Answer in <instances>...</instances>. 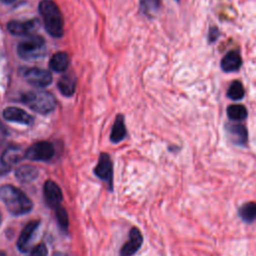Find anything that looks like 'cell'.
Masks as SVG:
<instances>
[{"label":"cell","mask_w":256,"mask_h":256,"mask_svg":"<svg viewBox=\"0 0 256 256\" xmlns=\"http://www.w3.org/2000/svg\"><path fill=\"white\" fill-rule=\"evenodd\" d=\"M21 101L32 110L41 114L51 112L56 106L55 97L51 93L43 90L27 92L22 95Z\"/></svg>","instance_id":"3957f363"},{"label":"cell","mask_w":256,"mask_h":256,"mask_svg":"<svg viewBox=\"0 0 256 256\" xmlns=\"http://www.w3.org/2000/svg\"><path fill=\"white\" fill-rule=\"evenodd\" d=\"M44 195L46 202L53 208L60 206L62 201V191L60 187L52 180H47L44 184Z\"/></svg>","instance_id":"8fae6325"},{"label":"cell","mask_w":256,"mask_h":256,"mask_svg":"<svg viewBox=\"0 0 256 256\" xmlns=\"http://www.w3.org/2000/svg\"><path fill=\"white\" fill-rule=\"evenodd\" d=\"M219 37V30L217 27L215 26H212L209 28V31H208V40H209V43H212L214 41L217 40V38Z\"/></svg>","instance_id":"484cf974"},{"label":"cell","mask_w":256,"mask_h":256,"mask_svg":"<svg viewBox=\"0 0 256 256\" xmlns=\"http://www.w3.org/2000/svg\"><path fill=\"white\" fill-rule=\"evenodd\" d=\"M126 135V128H125V124H124V117L123 115L119 114L116 116L112 130H111V134H110V140L113 143H117L120 142Z\"/></svg>","instance_id":"ac0fdd59"},{"label":"cell","mask_w":256,"mask_h":256,"mask_svg":"<svg viewBox=\"0 0 256 256\" xmlns=\"http://www.w3.org/2000/svg\"><path fill=\"white\" fill-rule=\"evenodd\" d=\"M15 175L21 182H30L38 176V170L31 165H22L16 169Z\"/></svg>","instance_id":"d6986e66"},{"label":"cell","mask_w":256,"mask_h":256,"mask_svg":"<svg viewBox=\"0 0 256 256\" xmlns=\"http://www.w3.org/2000/svg\"><path fill=\"white\" fill-rule=\"evenodd\" d=\"M49 66L55 72H64L69 66L68 54L63 51L55 53L49 61Z\"/></svg>","instance_id":"2e32d148"},{"label":"cell","mask_w":256,"mask_h":256,"mask_svg":"<svg viewBox=\"0 0 256 256\" xmlns=\"http://www.w3.org/2000/svg\"><path fill=\"white\" fill-rule=\"evenodd\" d=\"M0 198L4 202L7 210L15 216L26 214L33 207V203L28 196L10 184L0 187Z\"/></svg>","instance_id":"6da1fadb"},{"label":"cell","mask_w":256,"mask_h":256,"mask_svg":"<svg viewBox=\"0 0 256 256\" xmlns=\"http://www.w3.org/2000/svg\"><path fill=\"white\" fill-rule=\"evenodd\" d=\"M57 86L63 95L71 96L76 88V78L73 74H65L59 79Z\"/></svg>","instance_id":"e0dca14e"},{"label":"cell","mask_w":256,"mask_h":256,"mask_svg":"<svg viewBox=\"0 0 256 256\" xmlns=\"http://www.w3.org/2000/svg\"><path fill=\"white\" fill-rule=\"evenodd\" d=\"M2 2H4V3H12V2H14L15 0H1Z\"/></svg>","instance_id":"4316f807"},{"label":"cell","mask_w":256,"mask_h":256,"mask_svg":"<svg viewBox=\"0 0 256 256\" xmlns=\"http://www.w3.org/2000/svg\"><path fill=\"white\" fill-rule=\"evenodd\" d=\"M17 53L25 60L40 58L46 53L45 40L39 35H32L18 44Z\"/></svg>","instance_id":"277c9868"},{"label":"cell","mask_w":256,"mask_h":256,"mask_svg":"<svg viewBox=\"0 0 256 256\" xmlns=\"http://www.w3.org/2000/svg\"><path fill=\"white\" fill-rule=\"evenodd\" d=\"M143 242V237L141 232L136 228H131L129 232V239L128 241L122 246L120 250L121 256H132L137 252V250L141 247Z\"/></svg>","instance_id":"9c48e42d"},{"label":"cell","mask_w":256,"mask_h":256,"mask_svg":"<svg viewBox=\"0 0 256 256\" xmlns=\"http://www.w3.org/2000/svg\"><path fill=\"white\" fill-rule=\"evenodd\" d=\"M244 94H245L244 87L239 80H235L229 85V88L227 90L228 98L234 101H238L244 97Z\"/></svg>","instance_id":"7402d4cb"},{"label":"cell","mask_w":256,"mask_h":256,"mask_svg":"<svg viewBox=\"0 0 256 256\" xmlns=\"http://www.w3.org/2000/svg\"><path fill=\"white\" fill-rule=\"evenodd\" d=\"M239 216L246 223H252L256 220V202L250 201L244 203L239 208Z\"/></svg>","instance_id":"ffe728a7"},{"label":"cell","mask_w":256,"mask_h":256,"mask_svg":"<svg viewBox=\"0 0 256 256\" xmlns=\"http://www.w3.org/2000/svg\"><path fill=\"white\" fill-rule=\"evenodd\" d=\"M39 225V221H31L23 228V230L20 233V236L17 241V247L21 252H26L29 247V243L32 239V235L34 234L35 230L37 229Z\"/></svg>","instance_id":"9a60e30c"},{"label":"cell","mask_w":256,"mask_h":256,"mask_svg":"<svg viewBox=\"0 0 256 256\" xmlns=\"http://www.w3.org/2000/svg\"><path fill=\"white\" fill-rule=\"evenodd\" d=\"M54 152V147L50 142L40 141L26 150V158L34 161H48L53 157Z\"/></svg>","instance_id":"8992f818"},{"label":"cell","mask_w":256,"mask_h":256,"mask_svg":"<svg viewBox=\"0 0 256 256\" xmlns=\"http://www.w3.org/2000/svg\"><path fill=\"white\" fill-rule=\"evenodd\" d=\"M56 217H57V220L60 224V226L62 228H67L68 224H69V221H68V214L66 212V210L64 208H62L61 206L57 207L56 208Z\"/></svg>","instance_id":"cb8c5ba5"},{"label":"cell","mask_w":256,"mask_h":256,"mask_svg":"<svg viewBox=\"0 0 256 256\" xmlns=\"http://www.w3.org/2000/svg\"><path fill=\"white\" fill-rule=\"evenodd\" d=\"M48 250L45 244L40 243L37 246H35L30 253V256H47Z\"/></svg>","instance_id":"d4e9b609"},{"label":"cell","mask_w":256,"mask_h":256,"mask_svg":"<svg viewBox=\"0 0 256 256\" xmlns=\"http://www.w3.org/2000/svg\"><path fill=\"white\" fill-rule=\"evenodd\" d=\"M0 223H1V214H0Z\"/></svg>","instance_id":"f546056e"},{"label":"cell","mask_w":256,"mask_h":256,"mask_svg":"<svg viewBox=\"0 0 256 256\" xmlns=\"http://www.w3.org/2000/svg\"><path fill=\"white\" fill-rule=\"evenodd\" d=\"M176 1H179V0H176Z\"/></svg>","instance_id":"4dcf8cb0"},{"label":"cell","mask_w":256,"mask_h":256,"mask_svg":"<svg viewBox=\"0 0 256 256\" xmlns=\"http://www.w3.org/2000/svg\"><path fill=\"white\" fill-rule=\"evenodd\" d=\"M242 65V58L238 51L231 50L221 59L220 66L224 72H234L239 70Z\"/></svg>","instance_id":"4fadbf2b"},{"label":"cell","mask_w":256,"mask_h":256,"mask_svg":"<svg viewBox=\"0 0 256 256\" xmlns=\"http://www.w3.org/2000/svg\"><path fill=\"white\" fill-rule=\"evenodd\" d=\"M161 0H140V7L146 15H152L160 7Z\"/></svg>","instance_id":"603a6c76"},{"label":"cell","mask_w":256,"mask_h":256,"mask_svg":"<svg viewBox=\"0 0 256 256\" xmlns=\"http://www.w3.org/2000/svg\"><path fill=\"white\" fill-rule=\"evenodd\" d=\"M0 256H6V253L2 250H0Z\"/></svg>","instance_id":"83f0119b"},{"label":"cell","mask_w":256,"mask_h":256,"mask_svg":"<svg viewBox=\"0 0 256 256\" xmlns=\"http://www.w3.org/2000/svg\"><path fill=\"white\" fill-rule=\"evenodd\" d=\"M39 12L43 18L46 31L53 37L63 35L64 22L60 9L52 0H42L39 4Z\"/></svg>","instance_id":"7a4b0ae2"},{"label":"cell","mask_w":256,"mask_h":256,"mask_svg":"<svg viewBox=\"0 0 256 256\" xmlns=\"http://www.w3.org/2000/svg\"><path fill=\"white\" fill-rule=\"evenodd\" d=\"M226 133L229 139L236 145H245L248 139V132L243 124L228 123L225 125Z\"/></svg>","instance_id":"30bf717a"},{"label":"cell","mask_w":256,"mask_h":256,"mask_svg":"<svg viewBox=\"0 0 256 256\" xmlns=\"http://www.w3.org/2000/svg\"><path fill=\"white\" fill-rule=\"evenodd\" d=\"M39 26L38 19H30L25 21H19V20H13L8 22L7 28L9 32L13 35L17 36H23L28 35L32 31H34Z\"/></svg>","instance_id":"ba28073f"},{"label":"cell","mask_w":256,"mask_h":256,"mask_svg":"<svg viewBox=\"0 0 256 256\" xmlns=\"http://www.w3.org/2000/svg\"><path fill=\"white\" fill-rule=\"evenodd\" d=\"M54 256H64V255H63V254H59V253H58V254H55Z\"/></svg>","instance_id":"f1b7e54d"},{"label":"cell","mask_w":256,"mask_h":256,"mask_svg":"<svg viewBox=\"0 0 256 256\" xmlns=\"http://www.w3.org/2000/svg\"><path fill=\"white\" fill-rule=\"evenodd\" d=\"M95 174L102 180L109 183L110 188L112 187L113 181V165L110 156L106 153H101L98 159V163L94 169Z\"/></svg>","instance_id":"52a82bcc"},{"label":"cell","mask_w":256,"mask_h":256,"mask_svg":"<svg viewBox=\"0 0 256 256\" xmlns=\"http://www.w3.org/2000/svg\"><path fill=\"white\" fill-rule=\"evenodd\" d=\"M26 157V151L19 146H10L4 150L1 156V163L4 166H11L20 162Z\"/></svg>","instance_id":"5bb4252c"},{"label":"cell","mask_w":256,"mask_h":256,"mask_svg":"<svg viewBox=\"0 0 256 256\" xmlns=\"http://www.w3.org/2000/svg\"><path fill=\"white\" fill-rule=\"evenodd\" d=\"M22 76L32 85L37 87H45L52 81L49 71L37 67H23L20 69Z\"/></svg>","instance_id":"5b68a950"},{"label":"cell","mask_w":256,"mask_h":256,"mask_svg":"<svg viewBox=\"0 0 256 256\" xmlns=\"http://www.w3.org/2000/svg\"><path fill=\"white\" fill-rule=\"evenodd\" d=\"M227 116L232 121H242L247 118L248 112L244 105L241 104H232L227 107L226 110Z\"/></svg>","instance_id":"44dd1931"},{"label":"cell","mask_w":256,"mask_h":256,"mask_svg":"<svg viewBox=\"0 0 256 256\" xmlns=\"http://www.w3.org/2000/svg\"><path fill=\"white\" fill-rule=\"evenodd\" d=\"M3 116L8 121L22 123L25 125H31L34 121L31 115H29L23 109H20L17 107H7L3 111Z\"/></svg>","instance_id":"7c38bea8"}]
</instances>
